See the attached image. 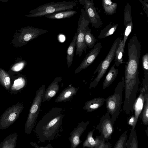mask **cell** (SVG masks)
<instances>
[{"label": "cell", "instance_id": "7a4b0ae2", "mask_svg": "<svg viewBox=\"0 0 148 148\" xmlns=\"http://www.w3.org/2000/svg\"><path fill=\"white\" fill-rule=\"evenodd\" d=\"M62 108L54 107L45 114L37 123L34 133L39 143L57 138L63 131L62 125L64 114Z\"/></svg>", "mask_w": 148, "mask_h": 148}, {"label": "cell", "instance_id": "ffe728a7", "mask_svg": "<svg viewBox=\"0 0 148 148\" xmlns=\"http://www.w3.org/2000/svg\"><path fill=\"white\" fill-rule=\"evenodd\" d=\"M77 13V11L75 10L63 11L46 15L45 17L51 19L67 18L73 16Z\"/></svg>", "mask_w": 148, "mask_h": 148}, {"label": "cell", "instance_id": "7402d4cb", "mask_svg": "<svg viewBox=\"0 0 148 148\" xmlns=\"http://www.w3.org/2000/svg\"><path fill=\"white\" fill-rule=\"evenodd\" d=\"M77 38V34L76 32L67 48L66 59L68 67H69L72 63L75 47H76Z\"/></svg>", "mask_w": 148, "mask_h": 148}, {"label": "cell", "instance_id": "7c38bea8", "mask_svg": "<svg viewBox=\"0 0 148 148\" xmlns=\"http://www.w3.org/2000/svg\"><path fill=\"white\" fill-rule=\"evenodd\" d=\"M89 123V121L86 122L82 121L78 123L77 126L72 130L68 138L71 144L70 148H76L82 142L80 140L81 136L86 130Z\"/></svg>", "mask_w": 148, "mask_h": 148}, {"label": "cell", "instance_id": "6da1fadb", "mask_svg": "<svg viewBox=\"0 0 148 148\" xmlns=\"http://www.w3.org/2000/svg\"><path fill=\"white\" fill-rule=\"evenodd\" d=\"M127 49L128 59L125 66V99L123 110L127 113L130 114L134 111L133 105L136 99L140 83L139 63L141 46L136 35L130 39Z\"/></svg>", "mask_w": 148, "mask_h": 148}, {"label": "cell", "instance_id": "ba28073f", "mask_svg": "<svg viewBox=\"0 0 148 148\" xmlns=\"http://www.w3.org/2000/svg\"><path fill=\"white\" fill-rule=\"evenodd\" d=\"M24 108L23 104L18 103L7 109L0 118V130H5L13 124L18 118Z\"/></svg>", "mask_w": 148, "mask_h": 148}, {"label": "cell", "instance_id": "484cf974", "mask_svg": "<svg viewBox=\"0 0 148 148\" xmlns=\"http://www.w3.org/2000/svg\"><path fill=\"white\" fill-rule=\"evenodd\" d=\"M97 40L91 34V29L87 26L86 29L84 36V41L86 45L88 47L92 49Z\"/></svg>", "mask_w": 148, "mask_h": 148}, {"label": "cell", "instance_id": "603a6c76", "mask_svg": "<svg viewBox=\"0 0 148 148\" xmlns=\"http://www.w3.org/2000/svg\"><path fill=\"white\" fill-rule=\"evenodd\" d=\"M118 26V24H114L112 22L110 23L101 31L98 38L101 39L112 35L116 31Z\"/></svg>", "mask_w": 148, "mask_h": 148}, {"label": "cell", "instance_id": "e575fe53", "mask_svg": "<svg viewBox=\"0 0 148 148\" xmlns=\"http://www.w3.org/2000/svg\"><path fill=\"white\" fill-rule=\"evenodd\" d=\"M142 4V7L143 10L146 14L147 17H148V0H139Z\"/></svg>", "mask_w": 148, "mask_h": 148}, {"label": "cell", "instance_id": "4dcf8cb0", "mask_svg": "<svg viewBox=\"0 0 148 148\" xmlns=\"http://www.w3.org/2000/svg\"><path fill=\"white\" fill-rule=\"evenodd\" d=\"M142 68L144 72V77H148V53L142 57Z\"/></svg>", "mask_w": 148, "mask_h": 148}, {"label": "cell", "instance_id": "f1b7e54d", "mask_svg": "<svg viewBox=\"0 0 148 148\" xmlns=\"http://www.w3.org/2000/svg\"><path fill=\"white\" fill-rule=\"evenodd\" d=\"M0 82L6 89L10 85V79L9 75L4 70L0 69Z\"/></svg>", "mask_w": 148, "mask_h": 148}, {"label": "cell", "instance_id": "d6a6232c", "mask_svg": "<svg viewBox=\"0 0 148 148\" xmlns=\"http://www.w3.org/2000/svg\"><path fill=\"white\" fill-rule=\"evenodd\" d=\"M111 145L109 142L106 143L103 140L98 145L92 148H111Z\"/></svg>", "mask_w": 148, "mask_h": 148}, {"label": "cell", "instance_id": "4316f807", "mask_svg": "<svg viewBox=\"0 0 148 148\" xmlns=\"http://www.w3.org/2000/svg\"><path fill=\"white\" fill-rule=\"evenodd\" d=\"M125 147L126 148H138V138L135 129H131Z\"/></svg>", "mask_w": 148, "mask_h": 148}, {"label": "cell", "instance_id": "8d00e7d4", "mask_svg": "<svg viewBox=\"0 0 148 148\" xmlns=\"http://www.w3.org/2000/svg\"><path fill=\"white\" fill-rule=\"evenodd\" d=\"M1 144H2V143H1V142L0 143V148L1 147Z\"/></svg>", "mask_w": 148, "mask_h": 148}, {"label": "cell", "instance_id": "d6986e66", "mask_svg": "<svg viewBox=\"0 0 148 148\" xmlns=\"http://www.w3.org/2000/svg\"><path fill=\"white\" fill-rule=\"evenodd\" d=\"M114 64L112 66L106 76L103 84V89L109 87L115 80L118 73L119 69L115 67Z\"/></svg>", "mask_w": 148, "mask_h": 148}, {"label": "cell", "instance_id": "d590c367", "mask_svg": "<svg viewBox=\"0 0 148 148\" xmlns=\"http://www.w3.org/2000/svg\"><path fill=\"white\" fill-rule=\"evenodd\" d=\"M29 144L35 148H53L52 145L51 143H49L45 147L39 146L35 142H31L29 143Z\"/></svg>", "mask_w": 148, "mask_h": 148}, {"label": "cell", "instance_id": "4fadbf2b", "mask_svg": "<svg viewBox=\"0 0 148 148\" xmlns=\"http://www.w3.org/2000/svg\"><path fill=\"white\" fill-rule=\"evenodd\" d=\"M148 87V85L143 86L142 85L139 91V94L136 98L133 105V110L134 111V121L132 128L135 129L138 118L142 112L144 104V96L145 88Z\"/></svg>", "mask_w": 148, "mask_h": 148}, {"label": "cell", "instance_id": "f546056e", "mask_svg": "<svg viewBox=\"0 0 148 148\" xmlns=\"http://www.w3.org/2000/svg\"><path fill=\"white\" fill-rule=\"evenodd\" d=\"M127 137V131H125L120 136L114 148H125Z\"/></svg>", "mask_w": 148, "mask_h": 148}, {"label": "cell", "instance_id": "9c48e42d", "mask_svg": "<svg viewBox=\"0 0 148 148\" xmlns=\"http://www.w3.org/2000/svg\"><path fill=\"white\" fill-rule=\"evenodd\" d=\"M79 2L83 5L84 8L93 27L99 28L102 27V22L96 11L92 0H79Z\"/></svg>", "mask_w": 148, "mask_h": 148}, {"label": "cell", "instance_id": "8fae6325", "mask_svg": "<svg viewBox=\"0 0 148 148\" xmlns=\"http://www.w3.org/2000/svg\"><path fill=\"white\" fill-rule=\"evenodd\" d=\"M102 48L101 42L95 45L92 49L86 55L80 65L76 68L75 74L79 73L91 64L99 55Z\"/></svg>", "mask_w": 148, "mask_h": 148}, {"label": "cell", "instance_id": "8992f818", "mask_svg": "<svg viewBox=\"0 0 148 148\" xmlns=\"http://www.w3.org/2000/svg\"><path fill=\"white\" fill-rule=\"evenodd\" d=\"M121 38L118 37L112 44L108 53L105 59L101 61L93 74V76L97 72V76L90 84L89 88L95 87L99 81L104 75L112 60L114 58L116 50L118 48Z\"/></svg>", "mask_w": 148, "mask_h": 148}, {"label": "cell", "instance_id": "9a60e30c", "mask_svg": "<svg viewBox=\"0 0 148 148\" xmlns=\"http://www.w3.org/2000/svg\"><path fill=\"white\" fill-rule=\"evenodd\" d=\"M62 80V77H58L55 78L51 84L45 90L42 102L49 101L58 92L60 88L59 83Z\"/></svg>", "mask_w": 148, "mask_h": 148}, {"label": "cell", "instance_id": "1f68e13d", "mask_svg": "<svg viewBox=\"0 0 148 148\" xmlns=\"http://www.w3.org/2000/svg\"><path fill=\"white\" fill-rule=\"evenodd\" d=\"M25 83V80L24 78L21 77L18 78L14 81L12 89L15 90L20 89L23 87Z\"/></svg>", "mask_w": 148, "mask_h": 148}, {"label": "cell", "instance_id": "3957f363", "mask_svg": "<svg viewBox=\"0 0 148 148\" xmlns=\"http://www.w3.org/2000/svg\"><path fill=\"white\" fill-rule=\"evenodd\" d=\"M124 89V79L123 76L116 87L114 93L105 100L107 112L111 115V121L114 124L120 114L122 103V92Z\"/></svg>", "mask_w": 148, "mask_h": 148}, {"label": "cell", "instance_id": "5bb4252c", "mask_svg": "<svg viewBox=\"0 0 148 148\" xmlns=\"http://www.w3.org/2000/svg\"><path fill=\"white\" fill-rule=\"evenodd\" d=\"M132 15L131 7L130 4L126 3L124 10V22L125 27L123 42V47L124 48L125 43L128 37L131 32L133 27V24Z\"/></svg>", "mask_w": 148, "mask_h": 148}, {"label": "cell", "instance_id": "30bf717a", "mask_svg": "<svg viewBox=\"0 0 148 148\" xmlns=\"http://www.w3.org/2000/svg\"><path fill=\"white\" fill-rule=\"evenodd\" d=\"M97 128L101 133V136L106 142L111 139V136L114 132V124L110 116L107 112L100 119Z\"/></svg>", "mask_w": 148, "mask_h": 148}, {"label": "cell", "instance_id": "277c9868", "mask_svg": "<svg viewBox=\"0 0 148 148\" xmlns=\"http://www.w3.org/2000/svg\"><path fill=\"white\" fill-rule=\"evenodd\" d=\"M77 4L76 1L48 3L32 10L29 16L32 17H41L60 11L71 10Z\"/></svg>", "mask_w": 148, "mask_h": 148}, {"label": "cell", "instance_id": "836d02e7", "mask_svg": "<svg viewBox=\"0 0 148 148\" xmlns=\"http://www.w3.org/2000/svg\"><path fill=\"white\" fill-rule=\"evenodd\" d=\"M24 66V63L23 62L16 64L12 68V69L14 71H18L22 70Z\"/></svg>", "mask_w": 148, "mask_h": 148}, {"label": "cell", "instance_id": "5b68a950", "mask_svg": "<svg viewBox=\"0 0 148 148\" xmlns=\"http://www.w3.org/2000/svg\"><path fill=\"white\" fill-rule=\"evenodd\" d=\"M45 90V85L42 84L36 92L25 125V132L27 134L31 133L34 127Z\"/></svg>", "mask_w": 148, "mask_h": 148}, {"label": "cell", "instance_id": "2e32d148", "mask_svg": "<svg viewBox=\"0 0 148 148\" xmlns=\"http://www.w3.org/2000/svg\"><path fill=\"white\" fill-rule=\"evenodd\" d=\"M79 89L70 85L64 88L55 100L56 103L70 101L75 95Z\"/></svg>", "mask_w": 148, "mask_h": 148}, {"label": "cell", "instance_id": "ac0fdd59", "mask_svg": "<svg viewBox=\"0 0 148 148\" xmlns=\"http://www.w3.org/2000/svg\"><path fill=\"white\" fill-rule=\"evenodd\" d=\"M94 131L93 129L88 133L86 139L82 144L83 148L86 147L89 148H93L98 145L103 140L100 136H96L95 139L93 137Z\"/></svg>", "mask_w": 148, "mask_h": 148}, {"label": "cell", "instance_id": "e0dca14e", "mask_svg": "<svg viewBox=\"0 0 148 148\" xmlns=\"http://www.w3.org/2000/svg\"><path fill=\"white\" fill-rule=\"evenodd\" d=\"M105 101L103 97H97L86 102L83 109L89 112L96 110L101 107Z\"/></svg>", "mask_w": 148, "mask_h": 148}, {"label": "cell", "instance_id": "d4e9b609", "mask_svg": "<svg viewBox=\"0 0 148 148\" xmlns=\"http://www.w3.org/2000/svg\"><path fill=\"white\" fill-rule=\"evenodd\" d=\"M102 3L105 14L112 15L116 13L118 6L116 3L113 2L110 0H102Z\"/></svg>", "mask_w": 148, "mask_h": 148}, {"label": "cell", "instance_id": "cb8c5ba5", "mask_svg": "<svg viewBox=\"0 0 148 148\" xmlns=\"http://www.w3.org/2000/svg\"><path fill=\"white\" fill-rule=\"evenodd\" d=\"M141 114V118L143 123L148 125V87L145 88L144 96V104Z\"/></svg>", "mask_w": 148, "mask_h": 148}, {"label": "cell", "instance_id": "44dd1931", "mask_svg": "<svg viewBox=\"0 0 148 148\" xmlns=\"http://www.w3.org/2000/svg\"><path fill=\"white\" fill-rule=\"evenodd\" d=\"M18 134L13 133L7 136L2 141L0 148H16Z\"/></svg>", "mask_w": 148, "mask_h": 148}, {"label": "cell", "instance_id": "83f0119b", "mask_svg": "<svg viewBox=\"0 0 148 148\" xmlns=\"http://www.w3.org/2000/svg\"><path fill=\"white\" fill-rule=\"evenodd\" d=\"M124 48L123 47V42L122 40L121 41L117 48L115 53L114 58L115 62L114 64L117 67L123 63V56Z\"/></svg>", "mask_w": 148, "mask_h": 148}, {"label": "cell", "instance_id": "52a82bcc", "mask_svg": "<svg viewBox=\"0 0 148 148\" xmlns=\"http://www.w3.org/2000/svg\"><path fill=\"white\" fill-rule=\"evenodd\" d=\"M81 12L76 32V54L78 55L79 57L81 56L83 51H86L87 47L84 41L85 33L86 28L90 23V20L84 8L81 9Z\"/></svg>", "mask_w": 148, "mask_h": 148}]
</instances>
